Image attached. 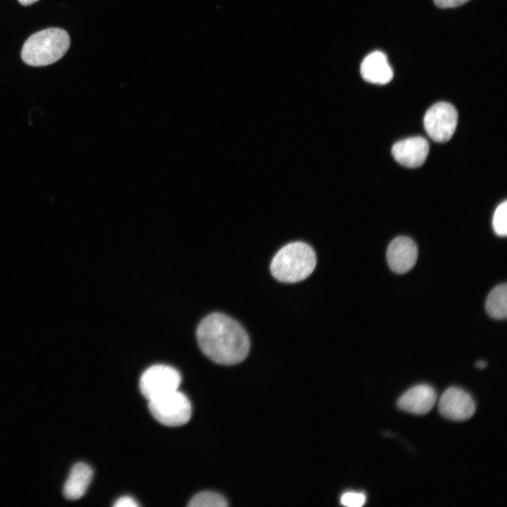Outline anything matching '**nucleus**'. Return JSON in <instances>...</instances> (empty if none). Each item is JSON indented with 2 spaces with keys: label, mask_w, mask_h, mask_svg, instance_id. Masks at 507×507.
Masks as SVG:
<instances>
[{
  "label": "nucleus",
  "mask_w": 507,
  "mask_h": 507,
  "mask_svg": "<svg viewBox=\"0 0 507 507\" xmlns=\"http://www.w3.org/2000/svg\"><path fill=\"white\" fill-rule=\"evenodd\" d=\"M191 507H225L227 500L220 494L213 492H201L194 495L189 501Z\"/></svg>",
  "instance_id": "obj_14"
},
{
  "label": "nucleus",
  "mask_w": 507,
  "mask_h": 507,
  "mask_svg": "<svg viewBox=\"0 0 507 507\" xmlns=\"http://www.w3.org/2000/svg\"><path fill=\"white\" fill-rule=\"evenodd\" d=\"M423 123L426 132L432 140L445 142L452 137L456 130L458 113L451 104L438 102L427 111Z\"/></svg>",
  "instance_id": "obj_6"
},
{
  "label": "nucleus",
  "mask_w": 507,
  "mask_h": 507,
  "mask_svg": "<svg viewBox=\"0 0 507 507\" xmlns=\"http://www.w3.org/2000/svg\"><path fill=\"white\" fill-rule=\"evenodd\" d=\"M196 337L204 353L214 362L234 365L248 355L250 342L242 325L221 313H213L199 323Z\"/></svg>",
  "instance_id": "obj_1"
},
{
  "label": "nucleus",
  "mask_w": 507,
  "mask_h": 507,
  "mask_svg": "<svg viewBox=\"0 0 507 507\" xmlns=\"http://www.w3.org/2000/svg\"><path fill=\"white\" fill-rule=\"evenodd\" d=\"M316 265V256L308 244L296 242L280 249L270 263V271L277 280L296 282L308 277Z\"/></svg>",
  "instance_id": "obj_2"
},
{
  "label": "nucleus",
  "mask_w": 507,
  "mask_h": 507,
  "mask_svg": "<svg viewBox=\"0 0 507 507\" xmlns=\"http://www.w3.org/2000/svg\"><path fill=\"white\" fill-rule=\"evenodd\" d=\"M365 495L361 492H347L342 494L340 502L349 507H361L365 503Z\"/></svg>",
  "instance_id": "obj_16"
},
{
  "label": "nucleus",
  "mask_w": 507,
  "mask_h": 507,
  "mask_svg": "<svg viewBox=\"0 0 507 507\" xmlns=\"http://www.w3.org/2000/svg\"><path fill=\"white\" fill-rule=\"evenodd\" d=\"M70 37L64 30L47 28L31 35L21 51L23 61L32 66L47 65L58 61L70 46Z\"/></svg>",
  "instance_id": "obj_3"
},
{
  "label": "nucleus",
  "mask_w": 507,
  "mask_h": 507,
  "mask_svg": "<svg viewBox=\"0 0 507 507\" xmlns=\"http://www.w3.org/2000/svg\"><path fill=\"white\" fill-rule=\"evenodd\" d=\"M361 74L365 81L379 84L389 83L394 75L387 56L380 51L365 57L361 65Z\"/></svg>",
  "instance_id": "obj_11"
},
{
  "label": "nucleus",
  "mask_w": 507,
  "mask_h": 507,
  "mask_svg": "<svg viewBox=\"0 0 507 507\" xmlns=\"http://www.w3.org/2000/svg\"><path fill=\"white\" fill-rule=\"evenodd\" d=\"M38 0H18L20 4L23 6H29L32 4L33 3L37 1Z\"/></svg>",
  "instance_id": "obj_19"
},
{
  "label": "nucleus",
  "mask_w": 507,
  "mask_h": 507,
  "mask_svg": "<svg viewBox=\"0 0 507 507\" xmlns=\"http://www.w3.org/2000/svg\"><path fill=\"white\" fill-rule=\"evenodd\" d=\"M470 0H434L437 6L442 8H454L459 6Z\"/></svg>",
  "instance_id": "obj_17"
},
{
  "label": "nucleus",
  "mask_w": 507,
  "mask_h": 507,
  "mask_svg": "<svg viewBox=\"0 0 507 507\" xmlns=\"http://www.w3.org/2000/svg\"><path fill=\"white\" fill-rule=\"evenodd\" d=\"M487 366V363L483 361H478L475 363V367H477L479 369H483Z\"/></svg>",
  "instance_id": "obj_20"
},
{
  "label": "nucleus",
  "mask_w": 507,
  "mask_h": 507,
  "mask_svg": "<svg viewBox=\"0 0 507 507\" xmlns=\"http://www.w3.org/2000/svg\"><path fill=\"white\" fill-rule=\"evenodd\" d=\"M113 506L115 507H137L139 505L131 496H123L119 498Z\"/></svg>",
  "instance_id": "obj_18"
},
{
  "label": "nucleus",
  "mask_w": 507,
  "mask_h": 507,
  "mask_svg": "<svg viewBox=\"0 0 507 507\" xmlns=\"http://www.w3.org/2000/svg\"><path fill=\"white\" fill-rule=\"evenodd\" d=\"M180 383L181 375L175 368L158 364L143 373L139 387L143 396L149 401L178 389Z\"/></svg>",
  "instance_id": "obj_5"
},
{
  "label": "nucleus",
  "mask_w": 507,
  "mask_h": 507,
  "mask_svg": "<svg viewBox=\"0 0 507 507\" xmlns=\"http://www.w3.org/2000/svg\"><path fill=\"white\" fill-rule=\"evenodd\" d=\"M418 248L414 241L404 236L395 238L387 250V261L390 269L398 274L408 272L415 264Z\"/></svg>",
  "instance_id": "obj_8"
},
{
  "label": "nucleus",
  "mask_w": 507,
  "mask_h": 507,
  "mask_svg": "<svg viewBox=\"0 0 507 507\" xmlns=\"http://www.w3.org/2000/svg\"><path fill=\"white\" fill-rule=\"evenodd\" d=\"M149 408L154 418L166 426H180L192 415V405L178 389L149 401Z\"/></svg>",
  "instance_id": "obj_4"
},
{
  "label": "nucleus",
  "mask_w": 507,
  "mask_h": 507,
  "mask_svg": "<svg viewBox=\"0 0 507 507\" xmlns=\"http://www.w3.org/2000/svg\"><path fill=\"white\" fill-rule=\"evenodd\" d=\"M429 149V143L426 139L413 137L395 143L392 154L401 165L408 168H418L425 161Z\"/></svg>",
  "instance_id": "obj_9"
},
{
  "label": "nucleus",
  "mask_w": 507,
  "mask_h": 507,
  "mask_svg": "<svg viewBox=\"0 0 507 507\" xmlns=\"http://www.w3.org/2000/svg\"><path fill=\"white\" fill-rule=\"evenodd\" d=\"M93 476L92 468L84 463H75L70 470L63 489L65 498L77 500L86 492Z\"/></svg>",
  "instance_id": "obj_12"
},
{
  "label": "nucleus",
  "mask_w": 507,
  "mask_h": 507,
  "mask_svg": "<svg viewBox=\"0 0 507 507\" xmlns=\"http://www.w3.org/2000/svg\"><path fill=\"white\" fill-rule=\"evenodd\" d=\"M436 399L434 389L428 384H421L406 391L399 397L396 404L402 411L423 415L431 411Z\"/></svg>",
  "instance_id": "obj_10"
},
{
  "label": "nucleus",
  "mask_w": 507,
  "mask_h": 507,
  "mask_svg": "<svg viewBox=\"0 0 507 507\" xmlns=\"http://www.w3.org/2000/svg\"><path fill=\"white\" fill-rule=\"evenodd\" d=\"M439 411L444 418L456 421L470 418L475 411V403L472 396L465 390L451 387L442 394Z\"/></svg>",
  "instance_id": "obj_7"
},
{
  "label": "nucleus",
  "mask_w": 507,
  "mask_h": 507,
  "mask_svg": "<svg viewBox=\"0 0 507 507\" xmlns=\"http://www.w3.org/2000/svg\"><path fill=\"white\" fill-rule=\"evenodd\" d=\"M507 202L504 201L495 210L492 220V226L495 233L501 237L507 234Z\"/></svg>",
  "instance_id": "obj_15"
},
{
  "label": "nucleus",
  "mask_w": 507,
  "mask_h": 507,
  "mask_svg": "<svg viewBox=\"0 0 507 507\" xmlns=\"http://www.w3.org/2000/svg\"><path fill=\"white\" fill-rule=\"evenodd\" d=\"M485 308L492 318L502 320L507 315V286L499 284L492 289L486 302Z\"/></svg>",
  "instance_id": "obj_13"
}]
</instances>
